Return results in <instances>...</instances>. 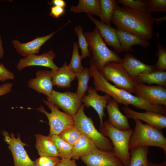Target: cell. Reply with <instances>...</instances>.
I'll list each match as a JSON object with an SVG mask.
<instances>
[{
  "mask_svg": "<svg viewBox=\"0 0 166 166\" xmlns=\"http://www.w3.org/2000/svg\"><path fill=\"white\" fill-rule=\"evenodd\" d=\"M152 13L146 8L139 10L117 6L111 22L117 29L130 33L146 41L153 36L154 24Z\"/></svg>",
  "mask_w": 166,
  "mask_h": 166,
  "instance_id": "1",
  "label": "cell"
},
{
  "mask_svg": "<svg viewBox=\"0 0 166 166\" xmlns=\"http://www.w3.org/2000/svg\"><path fill=\"white\" fill-rule=\"evenodd\" d=\"M95 89L110 96L118 103L125 106L132 105L136 108L146 111L156 112L166 115V107L163 105H151L141 98L134 95L123 89L117 88L111 85L102 75L96 67L90 65Z\"/></svg>",
  "mask_w": 166,
  "mask_h": 166,
  "instance_id": "2",
  "label": "cell"
},
{
  "mask_svg": "<svg viewBox=\"0 0 166 166\" xmlns=\"http://www.w3.org/2000/svg\"><path fill=\"white\" fill-rule=\"evenodd\" d=\"M84 34L87 41L91 55L90 65L95 66L100 71L108 62H120L121 59V57L107 47L97 27L93 31L84 32Z\"/></svg>",
  "mask_w": 166,
  "mask_h": 166,
  "instance_id": "3",
  "label": "cell"
},
{
  "mask_svg": "<svg viewBox=\"0 0 166 166\" xmlns=\"http://www.w3.org/2000/svg\"><path fill=\"white\" fill-rule=\"evenodd\" d=\"M135 126L131 136L129 149L142 146H154L162 148L166 155V138L161 130L141 121L134 119Z\"/></svg>",
  "mask_w": 166,
  "mask_h": 166,
  "instance_id": "4",
  "label": "cell"
},
{
  "mask_svg": "<svg viewBox=\"0 0 166 166\" xmlns=\"http://www.w3.org/2000/svg\"><path fill=\"white\" fill-rule=\"evenodd\" d=\"M133 131L132 129L123 131L116 128L107 121L103 122L99 128L100 132L109 138L113 145L115 155L125 166H128L130 162L129 144Z\"/></svg>",
  "mask_w": 166,
  "mask_h": 166,
  "instance_id": "5",
  "label": "cell"
},
{
  "mask_svg": "<svg viewBox=\"0 0 166 166\" xmlns=\"http://www.w3.org/2000/svg\"><path fill=\"white\" fill-rule=\"evenodd\" d=\"M85 106L82 104L76 113L73 116L75 126L82 133L87 136L99 149L113 152V144L110 139L98 131L91 118L85 113Z\"/></svg>",
  "mask_w": 166,
  "mask_h": 166,
  "instance_id": "6",
  "label": "cell"
},
{
  "mask_svg": "<svg viewBox=\"0 0 166 166\" xmlns=\"http://www.w3.org/2000/svg\"><path fill=\"white\" fill-rule=\"evenodd\" d=\"M99 72L107 81L112 82L117 88L134 93L136 86L138 83L126 71L120 62H108Z\"/></svg>",
  "mask_w": 166,
  "mask_h": 166,
  "instance_id": "7",
  "label": "cell"
},
{
  "mask_svg": "<svg viewBox=\"0 0 166 166\" xmlns=\"http://www.w3.org/2000/svg\"><path fill=\"white\" fill-rule=\"evenodd\" d=\"M43 101L51 110L48 112L42 106L36 109L47 117L50 127L49 136L58 135L67 128L74 125L73 116L60 111L52 103L44 99Z\"/></svg>",
  "mask_w": 166,
  "mask_h": 166,
  "instance_id": "8",
  "label": "cell"
},
{
  "mask_svg": "<svg viewBox=\"0 0 166 166\" xmlns=\"http://www.w3.org/2000/svg\"><path fill=\"white\" fill-rule=\"evenodd\" d=\"M46 98L57 109H61L64 113L72 116L76 113L82 105L76 93L70 91L60 92L53 89Z\"/></svg>",
  "mask_w": 166,
  "mask_h": 166,
  "instance_id": "9",
  "label": "cell"
},
{
  "mask_svg": "<svg viewBox=\"0 0 166 166\" xmlns=\"http://www.w3.org/2000/svg\"><path fill=\"white\" fill-rule=\"evenodd\" d=\"M2 134L11 152L14 166H35L34 161L30 159L24 148V146L26 144L21 141L19 135L16 138L13 133L9 135L4 130Z\"/></svg>",
  "mask_w": 166,
  "mask_h": 166,
  "instance_id": "10",
  "label": "cell"
},
{
  "mask_svg": "<svg viewBox=\"0 0 166 166\" xmlns=\"http://www.w3.org/2000/svg\"><path fill=\"white\" fill-rule=\"evenodd\" d=\"M134 94L151 105L166 106V87L138 84L136 86Z\"/></svg>",
  "mask_w": 166,
  "mask_h": 166,
  "instance_id": "11",
  "label": "cell"
},
{
  "mask_svg": "<svg viewBox=\"0 0 166 166\" xmlns=\"http://www.w3.org/2000/svg\"><path fill=\"white\" fill-rule=\"evenodd\" d=\"M80 159L87 166H125L114 152L97 149Z\"/></svg>",
  "mask_w": 166,
  "mask_h": 166,
  "instance_id": "12",
  "label": "cell"
},
{
  "mask_svg": "<svg viewBox=\"0 0 166 166\" xmlns=\"http://www.w3.org/2000/svg\"><path fill=\"white\" fill-rule=\"evenodd\" d=\"M87 91L88 94L81 99V102L85 106L88 108L91 107L97 112L100 120V126H101L103 122V117L106 115L104 109L112 98L106 94L102 96L98 95L95 88L91 87L88 86Z\"/></svg>",
  "mask_w": 166,
  "mask_h": 166,
  "instance_id": "13",
  "label": "cell"
},
{
  "mask_svg": "<svg viewBox=\"0 0 166 166\" xmlns=\"http://www.w3.org/2000/svg\"><path fill=\"white\" fill-rule=\"evenodd\" d=\"M69 21L57 30L45 36L38 37L34 40L26 43H22L17 40H13L12 43L17 53L25 57L38 54L42 46L51 38L58 31L70 22Z\"/></svg>",
  "mask_w": 166,
  "mask_h": 166,
  "instance_id": "14",
  "label": "cell"
},
{
  "mask_svg": "<svg viewBox=\"0 0 166 166\" xmlns=\"http://www.w3.org/2000/svg\"><path fill=\"white\" fill-rule=\"evenodd\" d=\"M56 57L52 50L40 55H31L23 58H21L17 65V69L20 71L27 67L32 66H42L56 70L59 68L54 63L53 59Z\"/></svg>",
  "mask_w": 166,
  "mask_h": 166,
  "instance_id": "15",
  "label": "cell"
},
{
  "mask_svg": "<svg viewBox=\"0 0 166 166\" xmlns=\"http://www.w3.org/2000/svg\"><path fill=\"white\" fill-rule=\"evenodd\" d=\"M122 109L128 118L142 121L160 130L166 128V115L152 111L138 112L128 106H125Z\"/></svg>",
  "mask_w": 166,
  "mask_h": 166,
  "instance_id": "16",
  "label": "cell"
},
{
  "mask_svg": "<svg viewBox=\"0 0 166 166\" xmlns=\"http://www.w3.org/2000/svg\"><path fill=\"white\" fill-rule=\"evenodd\" d=\"M120 63L126 71L135 80L140 74L156 71L154 65L144 63L130 53H126Z\"/></svg>",
  "mask_w": 166,
  "mask_h": 166,
  "instance_id": "17",
  "label": "cell"
},
{
  "mask_svg": "<svg viewBox=\"0 0 166 166\" xmlns=\"http://www.w3.org/2000/svg\"><path fill=\"white\" fill-rule=\"evenodd\" d=\"M87 16L95 25L105 43L113 47L116 53H122L123 51L120 45L116 29L97 20L92 15H87Z\"/></svg>",
  "mask_w": 166,
  "mask_h": 166,
  "instance_id": "18",
  "label": "cell"
},
{
  "mask_svg": "<svg viewBox=\"0 0 166 166\" xmlns=\"http://www.w3.org/2000/svg\"><path fill=\"white\" fill-rule=\"evenodd\" d=\"M36 75L35 78L31 79L28 81V87L48 97L53 90L51 71L39 70L36 72Z\"/></svg>",
  "mask_w": 166,
  "mask_h": 166,
  "instance_id": "19",
  "label": "cell"
},
{
  "mask_svg": "<svg viewBox=\"0 0 166 166\" xmlns=\"http://www.w3.org/2000/svg\"><path fill=\"white\" fill-rule=\"evenodd\" d=\"M106 108L109 116L107 121L110 124L121 130L127 131L131 129L128 117L121 112L118 103L115 100L112 99Z\"/></svg>",
  "mask_w": 166,
  "mask_h": 166,
  "instance_id": "20",
  "label": "cell"
},
{
  "mask_svg": "<svg viewBox=\"0 0 166 166\" xmlns=\"http://www.w3.org/2000/svg\"><path fill=\"white\" fill-rule=\"evenodd\" d=\"M53 86L62 88H70L71 84L76 78V74L68 67L67 63H64L62 67L56 70H51Z\"/></svg>",
  "mask_w": 166,
  "mask_h": 166,
  "instance_id": "21",
  "label": "cell"
},
{
  "mask_svg": "<svg viewBox=\"0 0 166 166\" xmlns=\"http://www.w3.org/2000/svg\"><path fill=\"white\" fill-rule=\"evenodd\" d=\"M117 37L122 49L126 52L133 51L132 47L135 45H139L144 48H147L150 42L148 41L142 39L128 32L116 29Z\"/></svg>",
  "mask_w": 166,
  "mask_h": 166,
  "instance_id": "22",
  "label": "cell"
},
{
  "mask_svg": "<svg viewBox=\"0 0 166 166\" xmlns=\"http://www.w3.org/2000/svg\"><path fill=\"white\" fill-rule=\"evenodd\" d=\"M97 149L93 141L86 134L81 132L79 138L73 147L70 157L75 160H78Z\"/></svg>",
  "mask_w": 166,
  "mask_h": 166,
  "instance_id": "23",
  "label": "cell"
},
{
  "mask_svg": "<svg viewBox=\"0 0 166 166\" xmlns=\"http://www.w3.org/2000/svg\"><path fill=\"white\" fill-rule=\"evenodd\" d=\"M35 136L36 138L35 147L40 156H48L59 157V153L51 136L40 134Z\"/></svg>",
  "mask_w": 166,
  "mask_h": 166,
  "instance_id": "24",
  "label": "cell"
},
{
  "mask_svg": "<svg viewBox=\"0 0 166 166\" xmlns=\"http://www.w3.org/2000/svg\"><path fill=\"white\" fill-rule=\"evenodd\" d=\"M70 10L76 14L86 13L88 15H95L100 18L101 15L100 0H79L77 5L71 6Z\"/></svg>",
  "mask_w": 166,
  "mask_h": 166,
  "instance_id": "25",
  "label": "cell"
},
{
  "mask_svg": "<svg viewBox=\"0 0 166 166\" xmlns=\"http://www.w3.org/2000/svg\"><path fill=\"white\" fill-rule=\"evenodd\" d=\"M135 80L138 84H155L166 87V71H154L141 74Z\"/></svg>",
  "mask_w": 166,
  "mask_h": 166,
  "instance_id": "26",
  "label": "cell"
},
{
  "mask_svg": "<svg viewBox=\"0 0 166 166\" xmlns=\"http://www.w3.org/2000/svg\"><path fill=\"white\" fill-rule=\"evenodd\" d=\"M148 147L142 146L131 149L130 150V158L128 166H143L148 163Z\"/></svg>",
  "mask_w": 166,
  "mask_h": 166,
  "instance_id": "27",
  "label": "cell"
},
{
  "mask_svg": "<svg viewBox=\"0 0 166 166\" xmlns=\"http://www.w3.org/2000/svg\"><path fill=\"white\" fill-rule=\"evenodd\" d=\"M118 3L115 0H100L101 21L111 26L112 17L116 7Z\"/></svg>",
  "mask_w": 166,
  "mask_h": 166,
  "instance_id": "28",
  "label": "cell"
},
{
  "mask_svg": "<svg viewBox=\"0 0 166 166\" xmlns=\"http://www.w3.org/2000/svg\"><path fill=\"white\" fill-rule=\"evenodd\" d=\"M76 77L78 81V86L75 93L81 100L85 95L88 88V84L90 79L92 77L89 68H84L80 73L76 74Z\"/></svg>",
  "mask_w": 166,
  "mask_h": 166,
  "instance_id": "29",
  "label": "cell"
},
{
  "mask_svg": "<svg viewBox=\"0 0 166 166\" xmlns=\"http://www.w3.org/2000/svg\"><path fill=\"white\" fill-rule=\"evenodd\" d=\"M51 136L59 154L61 159L70 158L73 147L61 139L58 135Z\"/></svg>",
  "mask_w": 166,
  "mask_h": 166,
  "instance_id": "30",
  "label": "cell"
},
{
  "mask_svg": "<svg viewBox=\"0 0 166 166\" xmlns=\"http://www.w3.org/2000/svg\"><path fill=\"white\" fill-rule=\"evenodd\" d=\"M79 48L77 43H74L71 60L70 63L68 65L69 69L75 74L80 73L84 68L81 65L82 58L79 53Z\"/></svg>",
  "mask_w": 166,
  "mask_h": 166,
  "instance_id": "31",
  "label": "cell"
},
{
  "mask_svg": "<svg viewBox=\"0 0 166 166\" xmlns=\"http://www.w3.org/2000/svg\"><path fill=\"white\" fill-rule=\"evenodd\" d=\"M83 26L79 25L74 28V30L78 38L77 44L81 51L82 58L85 59L87 57L90 58L91 55L89 51L87 41L83 33Z\"/></svg>",
  "mask_w": 166,
  "mask_h": 166,
  "instance_id": "32",
  "label": "cell"
},
{
  "mask_svg": "<svg viewBox=\"0 0 166 166\" xmlns=\"http://www.w3.org/2000/svg\"><path fill=\"white\" fill-rule=\"evenodd\" d=\"M157 40L156 46L157 50L156 55L158 57L157 61L154 65L155 71H165L166 70V49L165 47L162 45L160 42L159 34H157Z\"/></svg>",
  "mask_w": 166,
  "mask_h": 166,
  "instance_id": "33",
  "label": "cell"
},
{
  "mask_svg": "<svg viewBox=\"0 0 166 166\" xmlns=\"http://www.w3.org/2000/svg\"><path fill=\"white\" fill-rule=\"evenodd\" d=\"M81 132L74 125L63 131L58 136L63 140L73 147L81 136Z\"/></svg>",
  "mask_w": 166,
  "mask_h": 166,
  "instance_id": "34",
  "label": "cell"
},
{
  "mask_svg": "<svg viewBox=\"0 0 166 166\" xmlns=\"http://www.w3.org/2000/svg\"><path fill=\"white\" fill-rule=\"evenodd\" d=\"M146 9L149 12H166V0H146Z\"/></svg>",
  "mask_w": 166,
  "mask_h": 166,
  "instance_id": "35",
  "label": "cell"
},
{
  "mask_svg": "<svg viewBox=\"0 0 166 166\" xmlns=\"http://www.w3.org/2000/svg\"><path fill=\"white\" fill-rule=\"evenodd\" d=\"M60 160L58 157L41 156L35 161V166H57Z\"/></svg>",
  "mask_w": 166,
  "mask_h": 166,
  "instance_id": "36",
  "label": "cell"
},
{
  "mask_svg": "<svg viewBox=\"0 0 166 166\" xmlns=\"http://www.w3.org/2000/svg\"><path fill=\"white\" fill-rule=\"evenodd\" d=\"M117 2L124 6L136 10L146 8V0H118Z\"/></svg>",
  "mask_w": 166,
  "mask_h": 166,
  "instance_id": "37",
  "label": "cell"
},
{
  "mask_svg": "<svg viewBox=\"0 0 166 166\" xmlns=\"http://www.w3.org/2000/svg\"><path fill=\"white\" fill-rule=\"evenodd\" d=\"M14 75L12 72L8 70L3 64H0V81L14 80Z\"/></svg>",
  "mask_w": 166,
  "mask_h": 166,
  "instance_id": "38",
  "label": "cell"
},
{
  "mask_svg": "<svg viewBox=\"0 0 166 166\" xmlns=\"http://www.w3.org/2000/svg\"><path fill=\"white\" fill-rule=\"evenodd\" d=\"M64 8L56 6H53L50 8L49 13L51 16L57 18L63 15L65 13Z\"/></svg>",
  "mask_w": 166,
  "mask_h": 166,
  "instance_id": "39",
  "label": "cell"
},
{
  "mask_svg": "<svg viewBox=\"0 0 166 166\" xmlns=\"http://www.w3.org/2000/svg\"><path fill=\"white\" fill-rule=\"evenodd\" d=\"M57 166H77L76 160L70 158L60 159Z\"/></svg>",
  "mask_w": 166,
  "mask_h": 166,
  "instance_id": "40",
  "label": "cell"
},
{
  "mask_svg": "<svg viewBox=\"0 0 166 166\" xmlns=\"http://www.w3.org/2000/svg\"><path fill=\"white\" fill-rule=\"evenodd\" d=\"M13 86L12 83L7 82L0 86V96L9 93L11 91Z\"/></svg>",
  "mask_w": 166,
  "mask_h": 166,
  "instance_id": "41",
  "label": "cell"
},
{
  "mask_svg": "<svg viewBox=\"0 0 166 166\" xmlns=\"http://www.w3.org/2000/svg\"><path fill=\"white\" fill-rule=\"evenodd\" d=\"M51 4L54 6H58L65 8L66 7V3L64 0H52Z\"/></svg>",
  "mask_w": 166,
  "mask_h": 166,
  "instance_id": "42",
  "label": "cell"
},
{
  "mask_svg": "<svg viewBox=\"0 0 166 166\" xmlns=\"http://www.w3.org/2000/svg\"><path fill=\"white\" fill-rule=\"evenodd\" d=\"M166 20V16H164V17L160 18H156L153 17V21L154 23L158 24H160L162 23L163 22Z\"/></svg>",
  "mask_w": 166,
  "mask_h": 166,
  "instance_id": "43",
  "label": "cell"
},
{
  "mask_svg": "<svg viewBox=\"0 0 166 166\" xmlns=\"http://www.w3.org/2000/svg\"><path fill=\"white\" fill-rule=\"evenodd\" d=\"M148 166H166V161H163L160 163H154L148 161Z\"/></svg>",
  "mask_w": 166,
  "mask_h": 166,
  "instance_id": "44",
  "label": "cell"
},
{
  "mask_svg": "<svg viewBox=\"0 0 166 166\" xmlns=\"http://www.w3.org/2000/svg\"><path fill=\"white\" fill-rule=\"evenodd\" d=\"M4 52L2 45V42L0 35V58H2L4 55Z\"/></svg>",
  "mask_w": 166,
  "mask_h": 166,
  "instance_id": "45",
  "label": "cell"
},
{
  "mask_svg": "<svg viewBox=\"0 0 166 166\" xmlns=\"http://www.w3.org/2000/svg\"><path fill=\"white\" fill-rule=\"evenodd\" d=\"M143 166H148V163H147L146 164L144 165Z\"/></svg>",
  "mask_w": 166,
  "mask_h": 166,
  "instance_id": "46",
  "label": "cell"
}]
</instances>
